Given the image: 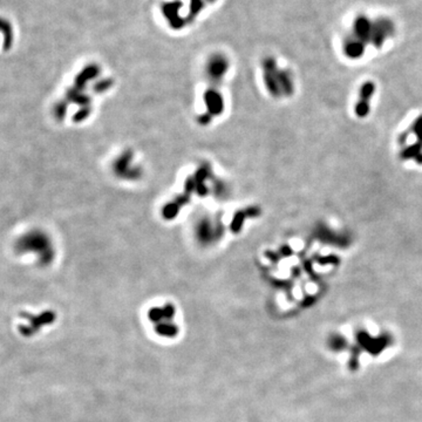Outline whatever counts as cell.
<instances>
[{
	"label": "cell",
	"instance_id": "6da1fadb",
	"mask_svg": "<svg viewBox=\"0 0 422 422\" xmlns=\"http://www.w3.org/2000/svg\"><path fill=\"white\" fill-rule=\"evenodd\" d=\"M394 24L388 18H378L373 21V34H372V44L375 48H380L383 43H386L394 33Z\"/></svg>",
	"mask_w": 422,
	"mask_h": 422
}]
</instances>
